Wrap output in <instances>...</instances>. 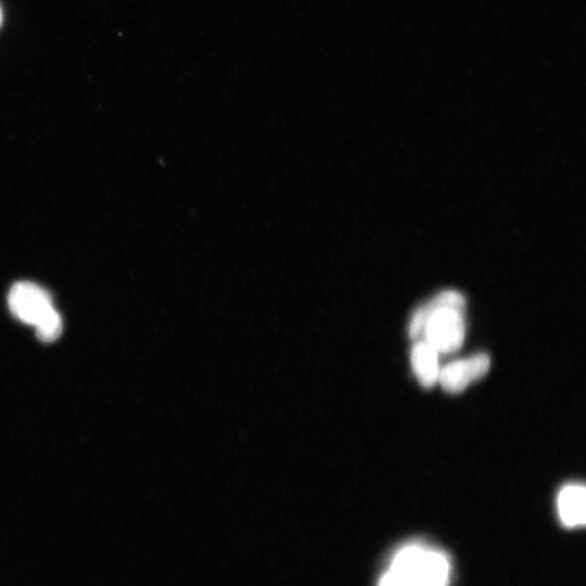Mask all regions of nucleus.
I'll list each match as a JSON object with an SVG mask.
<instances>
[{"mask_svg":"<svg viewBox=\"0 0 586 586\" xmlns=\"http://www.w3.org/2000/svg\"><path fill=\"white\" fill-rule=\"evenodd\" d=\"M465 298L456 290H445L413 313L409 335L423 340L440 355L453 354L466 336Z\"/></svg>","mask_w":586,"mask_h":586,"instance_id":"1","label":"nucleus"},{"mask_svg":"<svg viewBox=\"0 0 586 586\" xmlns=\"http://www.w3.org/2000/svg\"><path fill=\"white\" fill-rule=\"evenodd\" d=\"M451 575L447 554L435 546L412 542L394 553L378 586H449Z\"/></svg>","mask_w":586,"mask_h":586,"instance_id":"2","label":"nucleus"},{"mask_svg":"<svg viewBox=\"0 0 586 586\" xmlns=\"http://www.w3.org/2000/svg\"><path fill=\"white\" fill-rule=\"evenodd\" d=\"M8 307L17 320L36 328L40 340L53 342L62 334L63 324L53 298L40 285L16 283L8 293Z\"/></svg>","mask_w":586,"mask_h":586,"instance_id":"3","label":"nucleus"},{"mask_svg":"<svg viewBox=\"0 0 586 586\" xmlns=\"http://www.w3.org/2000/svg\"><path fill=\"white\" fill-rule=\"evenodd\" d=\"M490 367V358L484 353L471 355L467 359L454 360L441 366L438 384L444 391L460 393L473 382L486 376Z\"/></svg>","mask_w":586,"mask_h":586,"instance_id":"4","label":"nucleus"},{"mask_svg":"<svg viewBox=\"0 0 586 586\" xmlns=\"http://www.w3.org/2000/svg\"><path fill=\"white\" fill-rule=\"evenodd\" d=\"M557 511L564 526L577 528L585 525L586 492L583 484L569 483L560 490Z\"/></svg>","mask_w":586,"mask_h":586,"instance_id":"5","label":"nucleus"},{"mask_svg":"<svg viewBox=\"0 0 586 586\" xmlns=\"http://www.w3.org/2000/svg\"><path fill=\"white\" fill-rule=\"evenodd\" d=\"M440 354L427 342L417 340L411 352L413 372L424 388L438 385L441 371Z\"/></svg>","mask_w":586,"mask_h":586,"instance_id":"6","label":"nucleus"},{"mask_svg":"<svg viewBox=\"0 0 586 586\" xmlns=\"http://www.w3.org/2000/svg\"><path fill=\"white\" fill-rule=\"evenodd\" d=\"M2 23H3V11H2V8H0V27H2Z\"/></svg>","mask_w":586,"mask_h":586,"instance_id":"7","label":"nucleus"}]
</instances>
